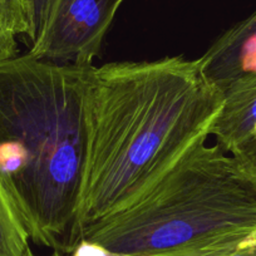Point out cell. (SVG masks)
Here are the masks:
<instances>
[{
  "instance_id": "obj_7",
  "label": "cell",
  "mask_w": 256,
  "mask_h": 256,
  "mask_svg": "<svg viewBox=\"0 0 256 256\" xmlns=\"http://www.w3.org/2000/svg\"><path fill=\"white\" fill-rule=\"evenodd\" d=\"M28 29L26 0H0V60L18 56V39Z\"/></svg>"
},
{
  "instance_id": "obj_6",
  "label": "cell",
  "mask_w": 256,
  "mask_h": 256,
  "mask_svg": "<svg viewBox=\"0 0 256 256\" xmlns=\"http://www.w3.org/2000/svg\"><path fill=\"white\" fill-rule=\"evenodd\" d=\"M200 59L221 90L238 76L256 72V10L221 34Z\"/></svg>"
},
{
  "instance_id": "obj_2",
  "label": "cell",
  "mask_w": 256,
  "mask_h": 256,
  "mask_svg": "<svg viewBox=\"0 0 256 256\" xmlns=\"http://www.w3.org/2000/svg\"><path fill=\"white\" fill-rule=\"evenodd\" d=\"M93 70L28 53L0 60V186L29 241L62 256L80 244Z\"/></svg>"
},
{
  "instance_id": "obj_3",
  "label": "cell",
  "mask_w": 256,
  "mask_h": 256,
  "mask_svg": "<svg viewBox=\"0 0 256 256\" xmlns=\"http://www.w3.org/2000/svg\"><path fill=\"white\" fill-rule=\"evenodd\" d=\"M255 230L256 191L228 152L202 142L130 208L86 226L80 241L114 256H168Z\"/></svg>"
},
{
  "instance_id": "obj_1",
  "label": "cell",
  "mask_w": 256,
  "mask_h": 256,
  "mask_svg": "<svg viewBox=\"0 0 256 256\" xmlns=\"http://www.w3.org/2000/svg\"><path fill=\"white\" fill-rule=\"evenodd\" d=\"M224 93L200 58L164 56L94 67L78 232L130 208L208 142Z\"/></svg>"
},
{
  "instance_id": "obj_5",
  "label": "cell",
  "mask_w": 256,
  "mask_h": 256,
  "mask_svg": "<svg viewBox=\"0 0 256 256\" xmlns=\"http://www.w3.org/2000/svg\"><path fill=\"white\" fill-rule=\"evenodd\" d=\"M222 93V108L211 128L216 144L228 154L256 146V72L236 77Z\"/></svg>"
},
{
  "instance_id": "obj_11",
  "label": "cell",
  "mask_w": 256,
  "mask_h": 256,
  "mask_svg": "<svg viewBox=\"0 0 256 256\" xmlns=\"http://www.w3.org/2000/svg\"><path fill=\"white\" fill-rule=\"evenodd\" d=\"M238 171L256 191V146L230 154Z\"/></svg>"
},
{
  "instance_id": "obj_12",
  "label": "cell",
  "mask_w": 256,
  "mask_h": 256,
  "mask_svg": "<svg viewBox=\"0 0 256 256\" xmlns=\"http://www.w3.org/2000/svg\"><path fill=\"white\" fill-rule=\"evenodd\" d=\"M70 256H114L97 244L80 241Z\"/></svg>"
},
{
  "instance_id": "obj_10",
  "label": "cell",
  "mask_w": 256,
  "mask_h": 256,
  "mask_svg": "<svg viewBox=\"0 0 256 256\" xmlns=\"http://www.w3.org/2000/svg\"><path fill=\"white\" fill-rule=\"evenodd\" d=\"M26 14H28L29 29L26 38L29 40V46L34 43L42 32L49 8H50L52 0H26Z\"/></svg>"
},
{
  "instance_id": "obj_9",
  "label": "cell",
  "mask_w": 256,
  "mask_h": 256,
  "mask_svg": "<svg viewBox=\"0 0 256 256\" xmlns=\"http://www.w3.org/2000/svg\"><path fill=\"white\" fill-rule=\"evenodd\" d=\"M168 256H256V230L225 238L200 250Z\"/></svg>"
},
{
  "instance_id": "obj_13",
  "label": "cell",
  "mask_w": 256,
  "mask_h": 256,
  "mask_svg": "<svg viewBox=\"0 0 256 256\" xmlns=\"http://www.w3.org/2000/svg\"><path fill=\"white\" fill-rule=\"evenodd\" d=\"M26 256H36V255H34L33 251H32L30 248H29L28 252H26ZM52 256H62V255H58V254H53V255H52Z\"/></svg>"
},
{
  "instance_id": "obj_4",
  "label": "cell",
  "mask_w": 256,
  "mask_h": 256,
  "mask_svg": "<svg viewBox=\"0 0 256 256\" xmlns=\"http://www.w3.org/2000/svg\"><path fill=\"white\" fill-rule=\"evenodd\" d=\"M124 0H52L42 32L26 53L64 64L92 66Z\"/></svg>"
},
{
  "instance_id": "obj_8",
  "label": "cell",
  "mask_w": 256,
  "mask_h": 256,
  "mask_svg": "<svg viewBox=\"0 0 256 256\" xmlns=\"http://www.w3.org/2000/svg\"><path fill=\"white\" fill-rule=\"evenodd\" d=\"M29 238L0 186V256H26Z\"/></svg>"
}]
</instances>
